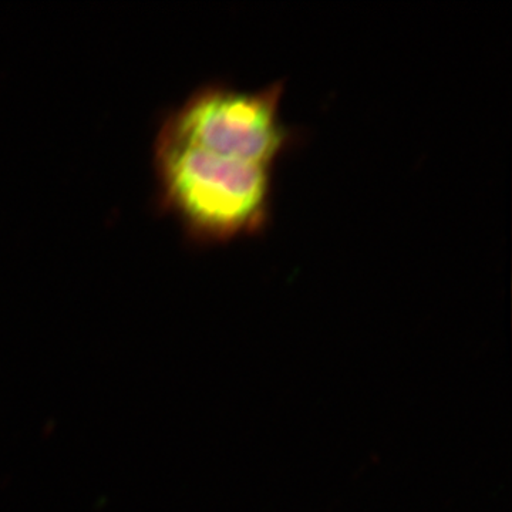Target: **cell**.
Instances as JSON below:
<instances>
[{
  "mask_svg": "<svg viewBox=\"0 0 512 512\" xmlns=\"http://www.w3.org/2000/svg\"><path fill=\"white\" fill-rule=\"evenodd\" d=\"M285 90L284 80L255 92L204 84L168 114L160 130L218 156L275 170L301 138L282 120Z\"/></svg>",
  "mask_w": 512,
  "mask_h": 512,
  "instance_id": "2",
  "label": "cell"
},
{
  "mask_svg": "<svg viewBox=\"0 0 512 512\" xmlns=\"http://www.w3.org/2000/svg\"><path fill=\"white\" fill-rule=\"evenodd\" d=\"M160 205L194 244L264 234L272 221L274 171L221 157L160 130L154 146Z\"/></svg>",
  "mask_w": 512,
  "mask_h": 512,
  "instance_id": "1",
  "label": "cell"
}]
</instances>
